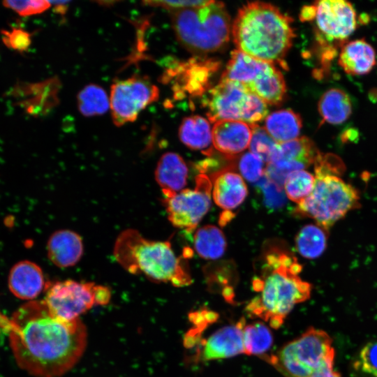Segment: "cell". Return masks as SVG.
I'll return each mask as SVG.
<instances>
[{"label": "cell", "instance_id": "27", "mask_svg": "<svg viewBox=\"0 0 377 377\" xmlns=\"http://www.w3.org/2000/svg\"><path fill=\"white\" fill-rule=\"evenodd\" d=\"M193 245L195 251L201 258L216 260L225 253L226 239L219 228L214 225H206L195 232Z\"/></svg>", "mask_w": 377, "mask_h": 377}, {"label": "cell", "instance_id": "22", "mask_svg": "<svg viewBox=\"0 0 377 377\" xmlns=\"http://www.w3.org/2000/svg\"><path fill=\"white\" fill-rule=\"evenodd\" d=\"M179 137L187 147L203 151L209 156L212 154V128L209 121L202 117L193 115L185 117L179 128Z\"/></svg>", "mask_w": 377, "mask_h": 377}, {"label": "cell", "instance_id": "40", "mask_svg": "<svg viewBox=\"0 0 377 377\" xmlns=\"http://www.w3.org/2000/svg\"><path fill=\"white\" fill-rule=\"evenodd\" d=\"M316 15V6L313 4L311 6H304L301 10L300 17L302 21L308 22L314 20Z\"/></svg>", "mask_w": 377, "mask_h": 377}, {"label": "cell", "instance_id": "18", "mask_svg": "<svg viewBox=\"0 0 377 377\" xmlns=\"http://www.w3.org/2000/svg\"><path fill=\"white\" fill-rule=\"evenodd\" d=\"M188 167L183 158L177 153L168 151L158 160L154 176L164 198L182 191L188 179Z\"/></svg>", "mask_w": 377, "mask_h": 377}, {"label": "cell", "instance_id": "34", "mask_svg": "<svg viewBox=\"0 0 377 377\" xmlns=\"http://www.w3.org/2000/svg\"><path fill=\"white\" fill-rule=\"evenodd\" d=\"M355 367L370 377H377V341L369 342L361 349Z\"/></svg>", "mask_w": 377, "mask_h": 377}, {"label": "cell", "instance_id": "7", "mask_svg": "<svg viewBox=\"0 0 377 377\" xmlns=\"http://www.w3.org/2000/svg\"><path fill=\"white\" fill-rule=\"evenodd\" d=\"M267 357L287 377H309L318 370L333 368L334 350L327 332L310 327Z\"/></svg>", "mask_w": 377, "mask_h": 377}, {"label": "cell", "instance_id": "19", "mask_svg": "<svg viewBox=\"0 0 377 377\" xmlns=\"http://www.w3.org/2000/svg\"><path fill=\"white\" fill-rule=\"evenodd\" d=\"M47 251L49 259L56 266L61 268L72 267L83 255V242L82 237L73 230H57L48 239Z\"/></svg>", "mask_w": 377, "mask_h": 377}, {"label": "cell", "instance_id": "39", "mask_svg": "<svg viewBox=\"0 0 377 377\" xmlns=\"http://www.w3.org/2000/svg\"><path fill=\"white\" fill-rule=\"evenodd\" d=\"M210 1H147L144 3L151 6L162 7L170 10L202 6Z\"/></svg>", "mask_w": 377, "mask_h": 377}, {"label": "cell", "instance_id": "2", "mask_svg": "<svg viewBox=\"0 0 377 377\" xmlns=\"http://www.w3.org/2000/svg\"><path fill=\"white\" fill-rule=\"evenodd\" d=\"M255 263L252 287L258 294L246 310L278 329L296 304L310 297L311 285L300 278L302 265L281 239L266 241Z\"/></svg>", "mask_w": 377, "mask_h": 377}, {"label": "cell", "instance_id": "11", "mask_svg": "<svg viewBox=\"0 0 377 377\" xmlns=\"http://www.w3.org/2000/svg\"><path fill=\"white\" fill-rule=\"evenodd\" d=\"M219 66V61L204 58L176 61L167 68L163 80L166 83L172 82L176 98H183L186 96H199L210 89V80Z\"/></svg>", "mask_w": 377, "mask_h": 377}, {"label": "cell", "instance_id": "23", "mask_svg": "<svg viewBox=\"0 0 377 377\" xmlns=\"http://www.w3.org/2000/svg\"><path fill=\"white\" fill-rule=\"evenodd\" d=\"M318 110L322 123L341 124L352 114V103L348 94L339 88H331L320 96Z\"/></svg>", "mask_w": 377, "mask_h": 377}, {"label": "cell", "instance_id": "35", "mask_svg": "<svg viewBox=\"0 0 377 377\" xmlns=\"http://www.w3.org/2000/svg\"><path fill=\"white\" fill-rule=\"evenodd\" d=\"M2 4L22 17L42 13L52 6L50 1L42 0L4 1Z\"/></svg>", "mask_w": 377, "mask_h": 377}, {"label": "cell", "instance_id": "24", "mask_svg": "<svg viewBox=\"0 0 377 377\" xmlns=\"http://www.w3.org/2000/svg\"><path fill=\"white\" fill-rule=\"evenodd\" d=\"M319 152L310 138L302 136L278 143L269 163L286 161L300 163L307 168L314 163Z\"/></svg>", "mask_w": 377, "mask_h": 377}, {"label": "cell", "instance_id": "37", "mask_svg": "<svg viewBox=\"0 0 377 377\" xmlns=\"http://www.w3.org/2000/svg\"><path fill=\"white\" fill-rule=\"evenodd\" d=\"M3 44L8 48L18 52L26 51L31 44V34L20 28L1 31Z\"/></svg>", "mask_w": 377, "mask_h": 377}, {"label": "cell", "instance_id": "41", "mask_svg": "<svg viewBox=\"0 0 377 377\" xmlns=\"http://www.w3.org/2000/svg\"><path fill=\"white\" fill-rule=\"evenodd\" d=\"M309 377H341V375L333 370L332 368H325L317 371Z\"/></svg>", "mask_w": 377, "mask_h": 377}, {"label": "cell", "instance_id": "31", "mask_svg": "<svg viewBox=\"0 0 377 377\" xmlns=\"http://www.w3.org/2000/svg\"><path fill=\"white\" fill-rule=\"evenodd\" d=\"M315 183V176L301 170L288 175L283 185L285 193L291 201L300 204L311 193Z\"/></svg>", "mask_w": 377, "mask_h": 377}, {"label": "cell", "instance_id": "3", "mask_svg": "<svg viewBox=\"0 0 377 377\" xmlns=\"http://www.w3.org/2000/svg\"><path fill=\"white\" fill-rule=\"evenodd\" d=\"M292 22L271 3L250 2L239 10L233 22V41L246 54L286 68L284 58L295 37Z\"/></svg>", "mask_w": 377, "mask_h": 377}, {"label": "cell", "instance_id": "9", "mask_svg": "<svg viewBox=\"0 0 377 377\" xmlns=\"http://www.w3.org/2000/svg\"><path fill=\"white\" fill-rule=\"evenodd\" d=\"M211 194L212 182L205 173H200L195 177L193 189H183L163 198L168 220L175 227L192 232L210 208Z\"/></svg>", "mask_w": 377, "mask_h": 377}, {"label": "cell", "instance_id": "17", "mask_svg": "<svg viewBox=\"0 0 377 377\" xmlns=\"http://www.w3.org/2000/svg\"><path fill=\"white\" fill-rule=\"evenodd\" d=\"M47 285L41 268L33 262L20 261L10 271L8 288L20 299H34L46 288Z\"/></svg>", "mask_w": 377, "mask_h": 377}, {"label": "cell", "instance_id": "38", "mask_svg": "<svg viewBox=\"0 0 377 377\" xmlns=\"http://www.w3.org/2000/svg\"><path fill=\"white\" fill-rule=\"evenodd\" d=\"M265 205L270 208L281 207L285 202L283 189L279 188L264 176L258 181Z\"/></svg>", "mask_w": 377, "mask_h": 377}, {"label": "cell", "instance_id": "8", "mask_svg": "<svg viewBox=\"0 0 377 377\" xmlns=\"http://www.w3.org/2000/svg\"><path fill=\"white\" fill-rule=\"evenodd\" d=\"M43 300L48 310L62 320H73L96 305H105L111 298L107 286L72 279L48 283Z\"/></svg>", "mask_w": 377, "mask_h": 377}, {"label": "cell", "instance_id": "16", "mask_svg": "<svg viewBox=\"0 0 377 377\" xmlns=\"http://www.w3.org/2000/svg\"><path fill=\"white\" fill-rule=\"evenodd\" d=\"M252 125L236 120H223L214 123L212 144L229 161L236 158L249 147Z\"/></svg>", "mask_w": 377, "mask_h": 377}, {"label": "cell", "instance_id": "20", "mask_svg": "<svg viewBox=\"0 0 377 377\" xmlns=\"http://www.w3.org/2000/svg\"><path fill=\"white\" fill-rule=\"evenodd\" d=\"M338 64L350 75L368 74L376 64L375 50L363 38L351 40L342 46Z\"/></svg>", "mask_w": 377, "mask_h": 377}, {"label": "cell", "instance_id": "10", "mask_svg": "<svg viewBox=\"0 0 377 377\" xmlns=\"http://www.w3.org/2000/svg\"><path fill=\"white\" fill-rule=\"evenodd\" d=\"M158 96V87L146 77L136 75L115 82L110 95L114 124L121 126L134 121L140 112Z\"/></svg>", "mask_w": 377, "mask_h": 377}, {"label": "cell", "instance_id": "30", "mask_svg": "<svg viewBox=\"0 0 377 377\" xmlns=\"http://www.w3.org/2000/svg\"><path fill=\"white\" fill-rule=\"evenodd\" d=\"M244 353L264 356L273 343L272 334L267 325L261 322L244 325L243 327Z\"/></svg>", "mask_w": 377, "mask_h": 377}, {"label": "cell", "instance_id": "5", "mask_svg": "<svg viewBox=\"0 0 377 377\" xmlns=\"http://www.w3.org/2000/svg\"><path fill=\"white\" fill-rule=\"evenodd\" d=\"M314 165L315 183L310 195L297 205L295 214L309 217L327 230L349 212L360 206L358 191L343 181L338 163L319 154Z\"/></svg>", "mask_w": 377, "mask_h": 377}, {"label": "cell", "instance_id": "28", "mask_svg": "<svg viewBox=\"0 0 377 377\" xmlns=\"http://www.w3.org/2000/svg\"><path fill=\"white\" fill-rule=\"evenodd\" d=\"M327 232L317 224L303 226L295 237V246L299 253L308 259L320 256L327 247Z\"/></svg>", "mask_w": 377, "mask_h": 377}, {"label": "cell", "instance_id": "25", "mask_svg": "<svg viewBox=\"0 0 377 377\" xmlns=\"http://www.w3.org/2000/svg\"><path fill=\"white\" fill-rule=\"evenodd\" d=\"M302 127L300 115L290 109L274 111L265 121V130L277 143L297 138Z\"/></svg>", "mask_w": 377, "mask_h": 377}, {"label": "cell", "instance_id": "21", "mask_svg": "<svg viewBox=\"0 0 377 377\" xmlns=\"http://www.w3.org/2000/svg\"><path fill=\"white\" fill-rule=\"evenodd\" d=\"M246 88L267 104L277 105L286 96V87L281 71L275 64L267 62Z\"/></svg>", "mask_w": 377, "mask_h": 377}, {"label": "cell", "instance_id": "36", "mask_svg": "<svg viewBox=\"0 0 377 377\" xmlns=\"http://www.w3.org/2000/svg\"><path fill=\"white\" fill-rule=\"evenodd\" d=\"M267 103L251 91L242 114V121L250 125H256L258 122L267 117Z\"/></svg>", "mask_w": 377, "mask_h": 377}, {"label": "cell", "instance_id": "13", "mask_svg": "<svg viewBox=\"0 0 377 377\" xmlns=\"http://www.w3.org/2000/svg\"><path fill=\"white\" fill-rule=\"evenodd\" d=\"M251 91L244 84L233 80L221 79L210 88L204 98L209 121L223 120L242 121Z\"/></svg>", "mask_w": 377, "mask_h": 377}, {"label": "cell", "instance_id": "26", "mask_svg": "<svg viewBox=\"0 0 377 377\" xmlns=\"http://www.w3.org/2000/svg\"><path fill=\"white\" fill-rule=\"evenodd\" d=\"M267 61L251 57L236 49L230 58L221 79L238 82L246 87L256 78Z\"/></svg>", "mask_w": 377, "mask_h": 377}, {"label": "cell", "instance_id": "33", "mask_svg": "<svg viewBox=\"0 0 377 377\" xmlns=\"http://www.w3.org/2000/svg\"><path fill=\"white\" fill-rule=\"evenodd\" d=\"M241 176L251 182H258L265 175L264 161L251 152H246L232 161Z\"/></svg>", "mask_w": 377, "mask_h": 377}, {"label": "cell", "instance_id": "1", "mask_svg": "<svg viewBox=\"0 0 377 377\" xmlns=\"http://www.w3.org/2000/svg\"><path fill=\"white\" fill-rule=\"evenodd\" d=\"M9 342L18 366L36 377H59L79 361L87 342L80 318L54 316L43 300L20 306L10 318Z\"/></svg>", "mask_w": 377, "mask_h": 377}, {"label": "cell", "instance_id": "6", "mask_svg": "<svg viewBox=\"0 0 377 377\" xmlns=\"http://www.w3.org/2000/svg\"><path fill=\"white\" fill-rule=\"evenodd\" d=\"M170 12L177 40L191 53L214 52L229 40L230 20L222 2L210 1L202 6Z\"/></svg>", "mask_w": 377, "mask_h": 377}, {"label": "cell", "instance_id": "32", "mask_svg": "<svg viewBox=\"0 0 377 377\" xmlns=\"http://www.w3.org/2000/svg\"><path fill=\"white\" fill-rule=\"evenodd\" d=\"M277 144L265 128L257 124L252 125V135L249 146L250 152L268 163Z\"/></svg>", "mask_w": 377, "mask_h": 377}, {"label": "cell", "instance_id": "29", "mask_svg": "<svg viewBox=\"0 0 377 377\" xmlns=\"http://www.w3.org/2000/svg\"><path fill=\"white\" fill-rule=\"evenodd\" d=\"M77 107L84 117L101 115L110 109V98L101 87L90 84L77 94Z\"/></svg>", "mask_w": 377, "mask_h": 377}, {"label": "cell", "instance_id": "12", "mask_svg": "<svg viewBox=\"0 0 377 377\" xmlns=\"http://www.w3.org/2000/svg\"><path fill=\"white\" fill-rule=\"evenodd\" d=\"M316 6V38L324 45L327 41L343 40L356 29V11L345 0H322Z\"/></svg>", "mask_w": 377, "mask_h": 377}, {"label": "cell", "instance_id": "4", "mask_svg": "<svg viewBox=\"0 0 377 377\" xmlns=\"http://www.w3.org/2000/svg\"><path fill=\"white\" fill-rule=\"evenodd\" d=\"M113 252L117 263L131 274L176 287L192 283L186 263L176 256L169 241L150 240L136 230L126 229L117 237Z\"/></svg>", "mask_w": 377, "mask_h": 377}, {"label": "cell", "instance_id": "14", "mask_svg": "<svg viewBox=\"0 0 377 377\" xmlns=\"http://www.w3.org/2000/svg\"><path fill=\"white\" fill-rule=\"evenodd\" d=\"M245 320L225 326L201 342L198 357L202 361L228 358L244 353L243 327Z\"/></svg>", "mask_w": 377, "mask_h": 377}, {"label": "cell", "instance_id": "15", "mask_svg": "<svg viewBox=\"0 0 377 377\" xmlns=\"http://www.w3.org/2000/svg\"><path fill=\"white\" fill-rule=\"evenodd\" d=\"M210 180L214 201L226 212L239 206L248 195L246 183L232 163L212 174Z\"/></svg>", "mask_w": 377, "mask_h": 377}, {"label": "cell", "instance_id": "42", "mask_svg": "<svg viewBox=\"0 0 377 377\" xmlns=\"http://www.w3.org/2000/svg\"><path fill=\"white\" fill-rule=\"evenodd\" d=\"M52 6H54L55 10L59 13H64L68 8L69 1H50Z\"/></svg>", "mask_w": 377, "mask_h": 377}]
</instances>
